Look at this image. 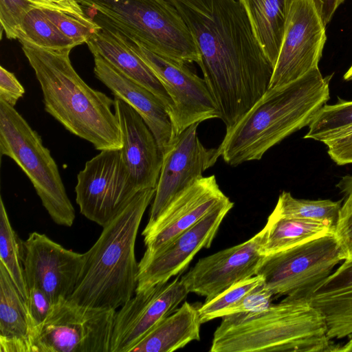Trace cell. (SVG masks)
Masks as SVG:
<instances>
[{"mask_svg":"<svg viewBox=\"0 0 352 352\" xmlns=\"http://www.w3.org/2000/svg\"><path fill=\"white\" fill-rule=\"evenodd\" d=\"M186 23L226 131L269 89L274 67L239 0H168Z\"/></svg>","mask_w":352,"mask_h":352,"instance_id":"obj_1","label":"cell"},{"mask_svg":"<svg viewBox=\"0 0 352 352\" xmlns=\"http://www.w3.org/2000/svg\"><path fill=\"white\" fill-rule=\"evenodd\" d=\"M333 74L319 67L283 86L270 88L226 135L217 148L230 166L259 160L266 151L309 126L330 98Z\"/></svg>","mask_w":352,"mask_h":352,"instance_id":"obj_2","label":"cell"},{"mask_svg":"<svg viewBox=\"0 0 352 352\" xmlns=\"http://www.w3.org/2000/svg\"><path fill=\"white\" fill-rule=\"evenodd\" d=\"M43 96L45 110L67 131L96 149H120V128L111 110L114 100L90 87L73 67L72 50H52L21 42Z\"/></svg>","mask_w":352,"mask_h":352,"instance_id":"obj_3","label":"cell"},{"mask_svg":"<svg viewBox=\"0 0 352 352\" xmlns=\"http://www.w3.org/2000/svg\"><path fill=\"white\" fill-rule=\"evenodd\" d=\"M155 188L140 190L130 203L102 228L85 261L74 291L68 298L92 307L115 309L131 297L138 283L135 244L146 209Z\"/></svg>","mask_w":352,"mask_h":352,"instance_id":"obj_4","label":"cell"},{"mask_svg":"<svg viewBox=\"0 0 352 352\" xmlns=\"http://www.w3.org/2000/svg\"><path fill=\"white\" fill-rule=\"evenodd\" d=\"M210 352H330L323 314L309 301L285 297L258 312L223 317Z\"/></svg>","mask_w":352,"mask_h":352,"instance_id":"obj_5","label":"cell"},{"mask_svg":"<svg viewBox=\"0 0 352 352\" xmlns=\"http://www.w3.org/2000/svg\"><path fill=\"white\" fill-rule=\"evenodd\" d=\"M99 25L114 29L148 50L198 64L199 53L176 8L168 0H76Z\"/></svg>","mask_w":352,"mask_h":352,"instance_id":"obj_6","label":"cell"},{"mask_svg":"<svg viewBox=\"0 0 352 352\" xmlns=\"http://www.w3.org/2000/svg\"><path fill=\"white\" fill-rule=\"evenodd\" d=\"M0 153L12 159L28 176L53 221L71 227L75 210L50 151L14 107L1 100Z\"/></svg>","mask_w":352,"mask_h":352,"instance_id":"obj_7","label":"cell"},{"mask_svg":"<svg viewBox=\"0 0 352 352\" xmlns=\"http://www.w3.org/2000/svg\"><path fill=\"white\" fill-rule=\"evenodd\" d=\"M346 259L335 233L265 255L256 275L273 295L309 301L318 288Z\"/></svg>","mask_w":352,"mask_h":352,"instance_id":"obj_8","label":"cell"},{"mask_svg":"<svg viewBox=\"0 0 352 352\" xmlns=\"http://www.w3.org/2000/svg\"><path fill=\"white\" fill-rule=\"evenodd\" d=\"M116 314L59 299L38 332L36 352H110Z\"/></svg>","mask_w":352,"mask_h":352,"instance_id":"obj_9","label":"cell"},{"mask_svg":"<svg viewBox=\"0 0 352 352\" xmlns=\"http://www.w3.org/2000/svg\"><path fill=\"white\" fill-rule=\"evenodd\" d=\"M116 33L154 72L173 102L169 113L176 137L189 126L221 118L206 81L190 70L187 63L157 54L121 32Z\"/></svg>","mask_w":352,"mask_h":352,"instance_id":"obj_10","label":"cell"},{"mask_svg":"<svg viewBox=\"0 0 352 352\" xmlns=\"http://www.w3.org/2000/svg\"><path fill=\"white\" fill-rule=\"evenodd\" d=\"M139 191L120 149H106L87 161L78 174L76 201L82 215L103 227Z\"/></svg>","mask_w":352,"mask_h":352,"instance_id":"obj_11","label":"cell"},{"mask_svg":"<svg viewBox=\"0 0 352 352\" xmlns=\"http://www.w3.org/2000/svg\"><path fill=\"white\" fill-rule=\"evenodd\" d=\"M327 41L318 0H289L284 35L270 88L292 82L318 68Z\"/></svg>","mask_w":352,"mask_h":352,"instance_id":"obj_12","label":"cell"},{"mask_svg":"<svg viewBox=\"0 0 352 352\" xmlns=\"http://www.w3.org/2000/svg\"><path fill=\"white\" fill-rule=\"evenodd\" d=\"M199 123H195L175 137L163 153V161L148 223L151 227L168 206L188 188L203 177L219 155L217 148H208L197 135Z\"/></svg>","mask_w":352,"mask_h":352,"instance_id":"obj_13","label":"cell"},{"mask_svg":"<svg viewBox=\"0 0 352 352\" xmlns=\"http://www.w3.org/2000/svg\"><path fill=\"white\" fill-rule=\"evenodd\" d=\"M233 206L228 197L157 252L143 255L138 263L135 292L167 283L171 277L182 274L200 250L210 247L221 222Z\"/></svg>","mask_w":352,"mask_h":352,"instance_id":"obj_14","label":"cell"},{"mask_svg":"<svg viewBox=\"0 0 352 352\" xmlns=\"http://www.w3.org/2000/svg\"><path fill=\"white\" fill-rule=\"evenodd\" d=\"M21 252L28 289L32 286L41 289L53 304L72 295L85 261V253L67 250L36 232L21 241Z\"/></svg>","mask_w":352,"mask_h":352,"instance_id":"obj_15","label":"cell"},{"mask_svg":"<svg viewBox=\"0 0 352 352\" xmlns=\"http://www.w3.org/2000/svg\"><path fill=\"white\" fill-rule=\"evenodd\" d=\"M267 227L249 240L199 259L181 279L189 293L208 302L234 284L256 274Z\"/></svg>","mask_w":352,"mask_h":352,"instance_id":"obj_16","label":"cell"},{"mask_svg":"<svg viewBox=\"0 0 352 352\" xmlns=\"http://www.w3.org/2000/svg\"><path fill=\"white\" fill-rule=\"evenodd\" d=\"M188 293L179 276L170 283L135 292L116 311L110 352H129L157 323L173 313Z\"/></svg>","mask_w":352,"mask_h":352,"instance_id":"obj_17","label":"cell"},{"mask_svg":"<svg viewBox=\"0 0 352 352\" xmlns=\"http://www.w3.org/2000/svg\"><path fill=\"white\" fill-rule=\"evenodd\" d=\"M228 197L221 191L214 175L202 177L181 194L149 228L142 234L151 255L192 226Z\"/></svg>","mask_w":352,"mask_h":352,"instance_id":"obj_18","label":"cell"},{"mask_svg":"<svg viewBox=\"0 0 352 352\" xmlns=\"http://www.w3.org/2000/svg\"><path fill=\"white\" fill-rule=\"evenodd\" d=\"M124 162L139 190L156 188L163 161L157 142L141 116L129 104L115 97Z\"/></svg>","mask_w":352,"mask_h":352,"instance_id":"obj_19","label":"cell"},{"mask_svg":"<svg viewBox=\"0 0 352 352\" xmlns=\"http://www.w3.org/2000/svg\"><path fill=\"white\" fill-rule=\"evenodd\" d=\"M93 56L96 77L115 97L126 102L141 116L164 153L175 138L166 105L152 91L124 75L100 55Z\"/></svg>","mask_w":352,"mask_h":352,"instance_id":"obj_20","label":"cell"},{"mask_svg":"<svg viewBox=\"0 0 352 352\" xmlns=\"http://www.w3.org/2000/svg\"><path fill=\"white\" fill-rule=\"evenodd\" d=\"M86 44L92 54L100 55L124 75L155 94L170 113L172 100L158 77L116 33L101 27Z\"/></svg>","mask_w":352,"mask_h":352,"instance_id":"obj_21","label":"cell"},{"mask_svg":"<svg viewBox=\"0 0 352 352\" xmlns=\"http://www.w3.org/2000/svg\"><path fill=\"white\" fill-rule=\"evenodd\" d=\"M0 352H36L26 303L0 263Z\"/></svg>","mask_w":352,"mask_h":352,"instance_id":"obj_22","label":"cell"},{"mask_svg":"<svg viewBox=\"0 0 352 352\" xmlns=\"http://www.w3.org/2000/svg\"><path fill=\"white\" fill-rule=\"evenodd\" d=\"M199 307L184 302L151 329L129 352H172L193 340H199Z\"/></svg>","mask_w":352,"mask_h":352,"instance_id":"obj_23","label":"cell"},{"mask_svg":"<svg viewBox=\"0 0 352 352\" xmlns=\"http://www.w3.org/2000/svg\"><path fill=\"white\" fill-rule=\"evenodd\" d=\"M254 34L274 67L286 24L289 0H239Z\"/></svg>","mask_w":352,"mask_h":352,"instance_id":"obj_24","label":"cell"},{"mask_svg":"<svg viewBox=\"0 0 352 352\" xmlns=\"http://www.w3.org/2000/svg\"><path fill=\"white\" fill-rule=\"evenodd\" d=\"M267 231L262 252L264 255L276 253L311 239L334 234L336 226L330 223L305 219L270 215Z\"/></svg>","mask_w":352,"mask_h":352,"instance_id":"obj_25","label":"cell"},{"mask_svg":"<svg viewBox=\"0 0 352 352\" xmlns=\"http://www.w3.org/2000/svg\"><path fill=\"white\" fill-rule=\"evenodd\" d=\"M17 40L52 50H72L78 45L64 35L40 8H33L25 16Z\"/></svg>","mask_w":352,"mask_h":352,"instance_id":"obj_26","label":"cell"},{"mask_svg":"<svg viewBox=\"0 0 352 352\" xmlns=\"http://www.w3.org/2000/svg\"><path fill=\"white\" fill-rule=\"evenodd\" d=\"M342 204V200L296 199L289 192L283 191L271 215L323 221L336 226Z\"/></svg>","mask_w":352,"mask_h":352,"instance_id":"obj_27","label":"cell"},{"mask_svg":"<svg viewBox=\"0 0 352 352\" xmlns=\"http://www.w3.org/2000/svg\"><path fill=\"white\" fill-rule=\"evenodd\" d=\"M0 263L7 270L26 303L28 289L24 276L21 241L11 225L2 197L0 200Z\"/></svg>","mask_w":352,"mask_h":352,"instance_id":"obj_28","label":"cell"},{"mask_svg":"<svg viewBox=\"0 0 352 352\" xmlns=\"http://www.w3.org/2000/svg\"><path fill=\"white\" fill-rule=\"evenodd\" d=\"M309 302L323 314L330 340L344 338L352 333V289L329 296L313 297Z\"/></svg>","mask_w":352,"mask_h":352,"instance_id":"obj_29","label":"cell"},{"mask_svg":"<svg viewBox=\"0 0 352 352\" xmlns=\"http://www.w3.org/2000/svg\"><path fill=\"white\" fill-rule=\"evenodd\" d=\"M334 104L323 105L309 125L305 139L322 143L339 132L352 126V101L341 100Z\"/></svg>","mask_w":352,"mask_h":352,"instance_id":"obj_30","label":"cell"},{"mask_svg":"<svg viewBox=\"0 0 352 352\" xmlns=\"http://www.w3.org/2000/svg\"><path fill=\"white\" fill-rule=\"evenodd\" d=\"M264 283L263 278L255 275L238 282L213 299L205 302L199 308L201 324L216 318L223 317L226 312L239 302L247 294Z\"/></svg>","mask_w":352,"mask_h":352,"instance_id":"obj_31","label":"cell"},{"mask_svg":"<svg viewBox=\"0 0 352 352\" xmlns=\"http://www.w3.org/2000/svg\"><path fill=\"white\" fill-rule=\"evenodd\" d=\"M42 10L58 29L78 45L87 43L101 28L89 17L81 19L58 10Z\"/></svg>","mask_w":352,"mask_h":352,"instance_id":"obj_32","label":"cell"},{"mask_svg":"<svg viewBox=\"0 0 352 352\" xmlns=\"http://www.w3.org/2000/svg\"><path fill=\"white\" fill-rule=\"evenodd\" d=\"M37 0H0V22L8 39H17L20 25L27 13L36 8Z\"/></svg>","mask_w":352,"mask_h":352,"instance_id":"obj_33","label":"cell"},{"mask_svg":"<svg viewBox=\"0 0 352 352\" xmlns=\"http://www.w3.org/2000/svg\"><path fill=\"white\" fill-rule=\"evenodd\" d=\"M52 305L51 299L41 289L34 286L28 287L26 306L33 327L35 342L38 332L47 318Z\"/></svg>","mask_w":352,"mask_h":352,"instance_id":"obj_34","label":"cell"},{"mask_svg":"<svg viewBox=\"0 0 352 352\" xmlns=\"http://www.w3.org/2000/svg\"><path fill=\"white\" fill-rule=\"evenodd\" d=\"M352 289V258L345 259L318 288L313 297L329 296Z\"/></svg>","mask_w":352,"mask_h":352,"instance_id":"obj_35","label":"cell"},{"mask_svg":"<svg viewBox=\"0 0 352 352\" xmlns=\"http://www.w3.org/2000/svg\"><path fill=\"white\" fill-rule=\"evenodd\" d=\"M273 296L263 283L247 294L239 302L228 310L224 316L238 313L258 312L265 310L272 304Z\"/></svg>","mask_w":352,"mask_h":352,"instance_id":"obj_36","label":"cell"},{"mask_svg":"<svg viewBox=\"0 0 352 352\" xmlns=\"http://www.w3.org/2000/svg\"><path fill=\"white\" fill-rule=\"evenodd\" d=\"M25 89L14 74L0 67V100L14 107L23 96Z\"/></svg>","mask_w":352,"mask_h":352,"instance_id":"obj_37","label":"cell"},{"mask_svg":"<svg viewBox=\"0 0 352 352\" xmlns=\"http://www.w3.org/2000/svg\"><path fill=\"white\" fill-rule=\"evenodd\" d=\"M330 158L338 165L352 164V133L324 142Z\"/></svg>","mask_w":352,"mask_h":352,"instance_id":"obj_38","label":"cell"},{"mask_svg":"<svg viewBox=\"0 0 352 352\" xmlns=\"http://www.w3.org/2000/svg\"><path fill=\"white\" fill-rule=\"evenodd\" d=\"M335 234L343 248L346 259L352 258V206L340 209Z\"/></svg>","mask_w":352,"mask_h":352,"instance_id":"obj_39","label":"cell"},{"mask_svg":"<svg viewBox=\"0 0 352 352\" xmlns=\"http://www.w3.org/2000/svg\"><path fill=\"white\" fill-rule=\"evenodd\" d=\"M56 7L61 11L73 15L81 19L89 17L85 13L82 8L76 0H45Z\"/></svg>","mask_w":352,"mask_h":352,"instance_id":"obj_40","label":"cell"},{"mask_svg":"<svg viewBox=\"0 0 352 352\" xmlns=\"http://www.w3.org/2000/svg\"><path fill=\"white\" fill-rule=\"evenodd\" d=\"M336 187L344 195L341 209H346L352 206V175L342 177L336 184Z\"/></svg>","mask_w":352,"mask_h":352,"instance_id":"obj_41","label":"cell"},{"mask_svg":"<svg viewBox=\"0 0 352 352\" xmlns=\"http://www.w3.org/2000/svg\"><path fill=\"white\" fill-rule=\"evenodd\" d=\"M321 4V13L325 25L332 19L338 8L344 0H318Z\"/></svg>","mask_w":352,"mask_h":352,"instance_id":"obj_42","label":"cell"},{"mask_svg":"<svg viewBox=\"0 0 352 352\" xmlns=\"http://www.w3.org/2000/svg\"><path fill=\"white\" fill-rule=\"evenodd\" d=\"M349 341L340 346H333L331 352H350L352 351V333L349 336Z\"/></svg>","mask_w":352,"mask_h":352,"instance_id":"obj_43","label":"cell"},{"mask_svg":"<svg viewBox=\"0 0 352 352\" xmlns=\"http://www.w3.org/2000/svg\"><path fill=\"white\" fill-rule=\"evenodd\" d=\"M343 78L346 81L352 80V65L349 68V69L345 72Z\"/></svg>","mask_w":352,"mask_h":352,"instance_id":"obj_44","label":"cell"}]
</instances>
